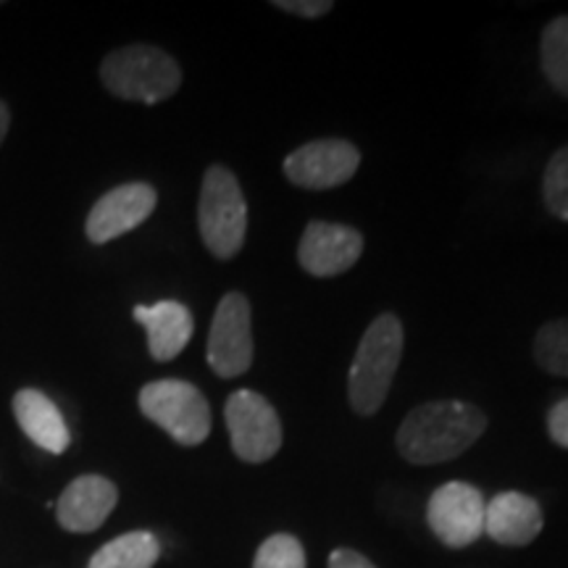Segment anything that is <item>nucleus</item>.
Here are the masks:
<instances>
[{
  "label": "nucleus",
  "instance_id": "obj_1",
  "mask_svg": "<svg viewBox=\"0 0 568 568\" xmlns=\"http://www.w3.org/2000/svg\"><path fill=\"white\" fill-rule=\"evenodd\" d=\"M487 432L485 410L460 400L416 406L397 429V453L414 466H435L458 458Z\"/></svg>",
  "mask_w": 568,
  "mask_h": 568
},
{
  "label": "nucleus",
  "instance_id": "obj_2",
  "mask_svg": "<svg viewBox=\"0 0 568 568\" xmlns=\"http://www.w3.org/2000/svg\"><path fill=\"white\" fill-rule=\"evenodd\" d=\"M403 343V322L395 314H379L368 324L347 374V400L358 416H374L385 406L400 368Z\"/></svg>",
  "mask_w": 568,
  "mask_h": 568
},
{
  "label": "nucleus",
  "instance_id": "obj_3",
  "mask_svg": "<svg viewBox=\"0 0 568 568\" xmlns=\"http://www.w3.org/2000/svg\"><path fill=\"white\" fill-rule=\"evenodd\" d=\"M101 80L111 95L122 101L161 103L182 84V69L172 55L153 45H126L105 55Z\"/></svg>",
  "mask_w": 568,
  "mask_h": 568
},
{
  "label": "nucleus",
  "instance_id": "obj_4",
  "mask_svg": "<svg viewBox=\"0 0 568 568\" xmlns=\"http://www.w3.org/2000/svg\"><path fill=\"white\" fill-rule=\"evenodd\" d=\"M197 226L211 255L230 261L243 251L247 234V203L237 176L226 166H211L203 176Z\"/></svg>",
  "mask_w": 568,
  "mask_h": 568
},
{
  "label": "nucleus",
  "instance_id": "obj_5",
  "mask_svg": "<svg viewBox=\"0 0 568 568\" xmlns=\"http://www.w3.org/2000/svg\"><path fill=\"white\" fill-rule=\"evenodd\" d=\"M140 410L184 447L201 445L211 435V406L190 382H151L140 389Z\"/></svg>",
  "mask_w": 568,
  "mask_h": 568
},
{
  "label": "nucleus",
  "instance_id": "obj_6",
  "mask_svg": "<svg viewBox=\"0 0 568 568\" xmlns=\"http://www.w3.org/2000/svg\"><path fill=\"white\" fill-rule=\"evenodd\" d=\"M224 422L234 456L245 464H266L282 447L280 414L255 389H237L226 397Z\"/></svg>",
  "mask_w": 568,
  "mask_h": 568
},
{
  "label": "nucleus",
  "instance_id": "obj_7",
  "mask_svg": "<svg viewBox=\"0 0 568 568\" xmlns=\"http://www.w3.org/2000/svg\"><path fill=\"white\" fill-rule=\"evenodd\" d=\"M487 500L468 481H447L432 493L426 503V524L439 542L460 550L485 535Z\"/></svg>",
  "mask_w": 568,
  "mask_h": 568
},
{
  "label": "nucleus",
  "instance_id": "obj_8",
  "mask_svg": "<svg viewBox=\"0 0 568 568\" xmlns=\"http://www.w3.org/2000/svg\"><path fill=\"white\" fill-rule=\"evenodd\" d=\"M205 358L222 379L243 376L253 366V318L243 293H226L216 305Z\"/></svg>",
  "mask_w": 568,
  "mask_h": 568
},
{
  "label": "nucleus",
  "instance_id": "obj_9",
  "mask_svg": "<svg viewBox=\"0 0 568 568\" xmlns=\"http://www.w3.org/2000/svg\"><path fill=\"white\" fill-rule=\"evenodd\" d=\"M361 166V151L347 140L305 142L284 159V176L301 190H332L351 182Z\"/></svg>",
  "mask_w": 568,
  "mask_h": 568
},
{
  "label": "nucleus",
  "instance_id": "obj_10",
  "mask_svg": "<svg viewBox=\"0 0 568 568\" xmlns=\"http://www.w3.org/2000/svg\"><path fill=\"white\" fill-rule=\"evenodd\" d=\"M364 255V234L355 226L311 222L297 243V264L311 276H337L351 272Z\"/></svg>",
  "mask_w": 568,
  "mask_h": 568
},
{
  "label": "nucleus",
  "instance_id": "obj_11",
  "mask_svg": "<svg viewBox=\"0 0 568 568\" xmlns=\"http://www.w3.org/2000/svg\"><path fill=\"white\" fill-rule=\"evenodd\" d=\"M155 203H159V195L145 182H130L113 187L111 193H105L101 201L92 205L88 224H84L90 243L105 245L126 232L138 230L142 222L151 219Z\"/></svg>",
  "mask_w": 568,
  "mask_h": 568
},
{
  "label": "nucleus",
  "instance_id": "obj_12",
  "mask_svg": "<svg viewBox=\"0 0 568 568\" xmlns=\"http://www.w3.org/2000/svg\"><path fill=\"white\" fill-rule=\"evenodd\" d=\"M119 503V489L113 481L98 474H84L63 489L55 503V518L67 531L74 535H90L101 529L105 518Z\"/></svg>",
  "mask_w": 568,
  "mask_h": 568
},
{
  "label": "nucleus",
  "instance_id": "obj_13",
  "mask_svg": "<svg viewBox=\"0 0 568 568\" xmlns=\"http://www.w3.org/2000/svg\"><path fill=\"white\" fill-rule=\"evenodd\" d=\"M545 527L542 508L524 493H500L485 508V535L506 548H524L539 537Z\"/></svg>",
  "mask_w": 568,
  "mask_h": 568
},
{
  "label": "nucleus",
  "instance_id": "obj_14",
  "mask_svg": "<svg viewBox=\"0 0 568 568\" xmlns=\"http://www.w3.org/2000/svg\"><path fill=\"white\" fill-rule=\"evenodd\" d=\"M134 322H140L148 332V351L155 361L166 364L174 361L195 332L193 314L187 305L176 301H161L155 305H134Z\"/></svg>",
  "mask_w": 568,
  "mask_h": 568
},
{
  "label": "nucleus",
  "instance_id": "obj_15",
  "mask_svg": "<svg viewBox=\"0 0 568 568\" xmlns=\"http://www.w3.org/2000/svg\"><path fill=\"white\" fill-rule=\"evenodd\" d=\"M13 416H17L21 432L42 450L59 456L69 447V426L63 422L59 406L51 397L42 395L40 389H19L17 397H13Z\"/></svg>",
  "mask_w": 568,
  "mask_h": 568
},
{
  "label": "nucleus",
  "instance_id": "obj_16",
  "mask_svg": "<svg viewBox=\"0 0 568 568\" xmlns=\"http://www.w3.org/2000/svg\"><path fill=\"white\" fill-rule=\"evenodd\" d=\"M161 556V545L151 531H130L105 542L88 568H153Z\"/></svg>",
  "mask_w": 568,
  "mask_h": 568
},
{
  "label": "nucleus",
  "instance_id": "obj_17",
  "mask_svg": "<svg viewBox=\"0 0 568 568\" xmlns=\"http://www.w3.org/2000/svg\"><path fill=\"white\" fill-rule=\"evenodd\" d=\"M539 63L545 80L558 95L568 98V17H556L539 38Z\"/></svg>",
  "mask_w": 568,
  "mask_h": 568
},
{
  "label": "nucleus",
  "instance_id": "obj_18",
  "mask_svg": "<svg viewBox=\"0 0 568 568\" xmlns=\"http://www.w3.org/2000/svg\"><path fill=\"white\" fill-rule=\"evenodd\" d=\"M535 361L545 374L568 379V316L539 326L535 335Z\"/></svg>",
  "mask_w": 568,
  "mask_h": 568
},
{
  "label": "nucleus",
  "instance_id": "obj_19",
  "mask_svg": "<svg viewBox=\"0 0 568 568\" xmlns=\"http://www.w3.org/2000/svg\"><path fill=\"white\" fill-rule=\"evenodd\" d=\"M542 201L550 216L568 222V145L552 153L542 174Z\"/></svg>",
  "mask_w": 568,
  "mask_h": 568
},
{
  "label": "nucleus",
  "instance_id": "obj_20",
  "mask_svg": "<svg viewBox=\"0 0 568 568\" xmlns=\"http://www.w3.org/2000/svg\"><path fill=\"white\" fill-rule=\"evenodd\" d=\"M253 568H305V550L293 535H272L253 558Z\"/></svg>",
  "mask_w": 568,
  "mask_h": 568
},
{
  "label": "nucleus",
  "instance_id": "obj_21",
  "mask_svg": "<svg viewBox=\"0 0 568 568\" xmlns=\"http://www.w3.org/2000/svg\"><path fill=\"white\" fill-rule=\"evenodd\" d=\"M272 6L284 13H293V17H303V19H322L335 9L332 0H274Z\"/></svg>",
  "mask_w": 568,
  "mask_h": 568
},
{
  "label": "nucleus",
  "instance_id": "obj_22",
  "mask_svg": "<svg viewBox=\"0 0 568 568\" xmlns=\"http://www.w3.org/2000/svg\"><path fill=\"white\" fill-rule=\"evenodd\" d=\"M548 435L558 447L568 450V397L548 410Z\"/></svg>",
  "mask_w": 568,
  "mask_h": 568
},
{
  "label": "nucleus",
  "instance_id": "obj_23",
  "mask_svg": "<svg viewBox=\"0 0 568 568\" xmlns=\"http://www.w3.org/2000/svg\"><path fill=\"white\" fill-rule=\"evenodd\" d=\"M329 568H376L372 560L361 556V552L339 548L329 556Z\"/></svg>",
  "mask_w": 568,
  "mask_h": 568
},
{
  "label": "nucleus",
  "instance_id": "obj_24",
  "mask_svg": "<svg viewBox=\"0 0 568 568\" xmlns=\"http://www.w3.org/2000/svg\"><path fill=\"white\" fill-rule=\"evenodd\" d=\"M9 124H11V113H9V105L0 101V145H3L6 134H9Z\"/></svg>",
  "mask_w": 568,
  "mask_h": 568
}]
</instances>
